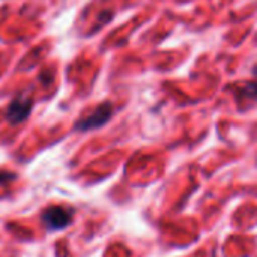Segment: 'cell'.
<instances>
[{
	"label": "cell",
	"instance_id": "1",
	"mask_svg": "<svg viewBox=\"0 0 257 257\" xmlns=\"http://www.w3.org/2000/svg\"><path fill=\"white\" fill-rule=\"evenodd\" d=\"M74 220V209L65 206H48L42 211L41 221L48 232H57L66 229Z\"/></svg>",
	"mask_w": 257,
	"mask_h": 257
},
{
	"label": "cell",
	"instance_id": "4",
	"mask_svg": "<svg viewBox=\"0 0 257 257\" xmlns=\"http://www.w3.org/2000/svg\"><path fill=\"white\" fill-rule=\"evenodd\" d=\"M236 98H238V101H241V99H245V101H248V99L257 101V78L253 80V81L245 83L244 86H241L239 90H238V93H236Z\"/></svg>",
	"mask_w": 257,
	"mask_h": 257
},
{
	"label": "cell",
	"instance_id": "3",
	"mask_svg": "<svg viewBox=\"0 0 257 257\" xmlns=\"http://www.w3.org/2000/svg\"><path fill=\"white\" fill-rule=\"evenodd\" d=\"M32 99L30 98H17L14 99L8 108H6V120L11 123V125H18L21 122H24L30 113H32Z\"/></svg>",
	"mask_w": 257,
	"mask_h": 257
},
{
	"label": "cell",
	"instance_id": "2",
	"mask_svg": "<svg viewBox=\"0 0 257 257\" xmlns=\"http://www.w3.org/2000/svg\"><path fill=\"white\" fill-rule=\"evenodd\" d=\"M114 114V105L111 102H102L99 104L89 116L80 119L74 130L80 131V133H87L92 130H98L101 126H104L105 123H108V120L113 117Z\"/></svg>",
	"mask_w": 257,
	"mask_h": 257
}]
</instances>
